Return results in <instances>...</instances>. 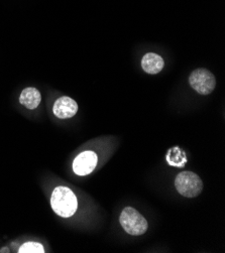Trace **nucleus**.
Instances as JSON below:
<instances>
[{"instance_id": "7ed1b4c3", "label": "nucleus", "mask_w": 225, "mask_h": 253, "mask_svg": "<svg viewBox=\"0 0 225 253\" xmlns=\"http://www.w3.org/2000/svg\"><path fill=\"white\" fill-rule=\"evenodd\" d=\"M175 187L180 195L186 198H195L201 194L203 190V182L200 176L193 171L180 172L176 180Z\"/></svg>"}, {"instance_id": "423d86ee", "label": "nucleus", "mask_w": 225, "mask_h": 253, "mask_svg": "<svg viewBox=\"0 0 225 253\" xmlns=\"http://www.w3.org/2000/svg\"><path fill=\"white\" fill-rule=\"evenodd\" d=\"M78 111V104L74 99L63 96L56 100L53 107L54 114L60 119H68L75 116Z\"/></svg>"}, {"instance_id": "20e7f679", "label": "nucleus", "mask_w": 225, "mask_h": 253, "mask_svg": "<svg viewBox=\"0 0 225 253\" xmlns=\"http://www.w3.org/2000/svg\"><path fill=\"white\" fill-rule=\"evenodd\" d=\"M189 84L197 93L201 95H209L215 89L216 79L210 71L200 68L191 73Z\"/></svg>"}, {"instance_id": "9d476101", "label": "nucleus", "mask_w": 225, "mask_h": 253, "mask_svg": "<svg viewBox=\"0 0 225 253\" xmlns=\"http://www.w3.org/2000/svg\"><path fill=\"white\" fill-rule=\"evenodd\" d=\"M18 252L19 253H44L45 248L39 242H27L19 247Z\"/></svg>"}, {"instance_id": "6e6552de", "label": "nucleus", "mask_w": 225, "mask_h": 253, "mask_svg": "<svg viewBox=\"0 0 225 253\" xmlns=\"http://www.w3.org/2000/svg\"><path fill=\"white\" fill-rule=\"evenodd\" d=\"M19 102L26 108L34 110L38 108L42 102V95L40 91L34 87H29L22 90L19 96Z\"/></svg>"}, {"instance_id": "0eeeda50", "label": "nucleus", "mask_w": 225, "mask_h": 253, "mask_svg": "<svg viewBox=\"0 0 225 253\" xmlns=\"http://www.w3.org/2000/svg\"><path fill=\"white\" fill-rule=\"evenodd\" d=\"M165 66L164 59L156 53H147L141 60L142 70L149 75L159 74Z\"/></svg>"}, {"instance_id": "39448f33", "label": "nucleus", "mask_w": 225, "mask_h": 253, "mask_svg": "<svg viewBox=\"0 0 225 253\" xmlns=\"http://www.w3.org/2000/svg\"><path fill=\"white\" fill-rule=\"evenodd\" d=\"M97 166V155L94 151H83L76 157L73 163V170L78 175H87L91 173Z\"/></svg>"}, {"instance_id": "f03ea898", "label": "nucleus", "mask_w": 225, "mask_h": 253, "mask_svg": "<svg viewBox=\"0 0 225 253\" xmlns=\"http://www.w3.org/2000/svg\"><path fill=\"white\" fill-rule=\"evenodd\" d=\"M120 225L127 233L133 236H139L146 232L147 221L135 208H124L119 217Z\"/></svg>"}, {"instance_id": "f257e3e1", "label": "nucleus", "mask_w": 225, "mask_h": 253, "mask_svg": "<svg viewBox=\"0 0 225 253\" xmlns=\"http://www.w3.org/2000/svg\"><path fill=\"white\" fill-rule=\"evenodd\" d=\"M51 206L58 216L63 218L72 217L78 208L77 197L67 187H57L52 194Z\"/></svg>"}, {"instance_id": "1a4fd4ad", "label": "nucleus", "mask_w": 225, "mask_h": 253, "mask_svg": "<svg viewBox=\"0 0 225 253\" xmlns=\"http://www.w3.org/2000/svg\"><path fill=\"white\" fill-rule=\"evenodd\" d=\"M185 155L186 154L179 147H173L169 150V153L167 155V161L170 166L182 168L187 163Z\"/></svg>"}]
</instances>
